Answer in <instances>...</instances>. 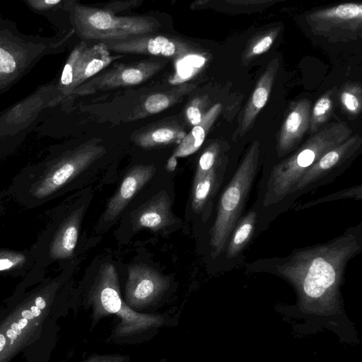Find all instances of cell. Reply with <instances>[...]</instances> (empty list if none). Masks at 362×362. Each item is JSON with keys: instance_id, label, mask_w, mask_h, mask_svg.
<instances>
[{"instance_id": "cell-25", "label": "cell", "mask_w": 362, "mask_h": 362, "mask_svg": "<svg viewBox=\"0 0 362 362\" xmlns=\"http://www.w3.org/2000/svg\"><path fill=\"white\" fill-rule=\"evenodd\" d=\"M258 222L257 212L253 209L240 218L231 232L224 250L228 259L240 255L255 235Z\"/></svg>"}, {"instance_id": "cell-6", "label": "cell", "mask_w": 362, "mask_h": 362, "mask_svg": "<svg viewBox=\"0 0 362 362\" xmlns=\"http://www.w3.org/2000/svg\"><path fill=\"white\" fill-rule=\"evenodd\" d=\"M84 206L77 202L62 204L52 211L49 221L30 248L34 265L17 285L24 291L42 281L49 266L71 259L79 235Z\"/></svg>"}, {"instance_id": "cell-4", "label": "cell", "mask_w": 362, "mask_h": 362, "mask_svg": "<svg viewBox=\"0 0 362 362\" xmlns=\"http://www.w3.org/2000/svg\"><path fill=\"white\" fill-rule=\"evenodd\" d=\"M81 304L85 310H90L91 329L105 318H117L107 341L119 345L142 344L179 323L178 314H144L129 308L121 295L117 270L109 263L101 266Z\"/></svg>"}, {"instance_id": "cell-10", "label": "cell", "mask_w": 362, "mask_h": 362, "mask_svg": "<svg viewBox=\"0 0 362 362\" xmlns=\"http://www.w3.org/2000/svg\"><path fill=\"white\" fill-rule=\"evenodd\" d=\"M52 81L23 101L0 113V156L12 153L23 141L40 116L55 106L59 94Z\"/></svg>"}, {"instance_id": "cell-1", "label": "cell", "mask_w": 362, "mask_h": 362, "mask_svg": "<svg viewBox=\"0 0 362 362\" xmlns=\"http://www.w3.org/2000/svg\"><path fill=\"white\" fill-rule=\"evenodd\" d=\"M69 268L4 300L0 320V362L22 355L26 362H49L57 346L59 321L78 305L67 284Z\"/></svg>"}, {"instance_id": "cell-21", "label": "cell", "mask_w": 362, "mask_h": 362, "mask_svg": "<svg viewBox=\"0 0 362 362\" xmlns=\"http://www.w3.org/2000/svg\"><path fill=\"white\" fill-rule=\"evenodd\" d=\"M221 110L222 105L216 103L206 112L201 122L194 126L191 132L178 144L167 163L168 170L173 171L175 169L177 158L189 156L200 148Z\"/></svg>"}, {"instance_id": "cell-8", "label": "cell", "mask_w": 362, "mask_h": 362, "mask_svg": "<svg viewBox=\"0 0 362 362\" xmlns=\"http://www.w3.org/2000/svg\"><path fill=\"white\" fill-rule=\"evenodd\" d=\"M259 159L260 144L256 140L247 148L220 197L215 221L210 230L209 244L213 257H217L224 251L231 232L241 218L257 175Z\"/></svg>"}, {"instance_id": "cell-17", "label": "cell", "mask_w": 362, "mask_h": 362, "mask_svg": "<svg viewBox=\"0 0 362 362\" xmlns=\"http://www.w3.org/2000/svg\"><path fill=\"white\" fill-rule=\"evenodd\" d=\"M311 102L306 98L291 103L276 136L278 157L291 153L309 129Z\"/></svg>"}, {"instance_id": "cell-19", "label": "cell", "mask_w": 362, "mask_h": 362, "mask_svg": "<svg viewBox=\"0 0 362 362\" xmlns=\"http://www.w3.org/2000/svg\"><path fill=\"white\" fill-rule=\"evenodd\" d=\"M277 57L272 59L257 82L243 112L237 135L244 136L252 127L257 115L266 105L279 70Z\"/></svg>"}, {"instance_id": "cell-2", "label": "cell", "mask_w": 362, "mask_h": 362, "mask_svg": "<svg viewBox=\"0 0 362 362\" xmlns=\"http://www.w3.org/2000/svg\"><path fill=\"white\" fill-rule=\"evenodd\" d=\"M361 224L325 243L296 249L287 257L270 259L273 273L288 281L301 305L317 311L333 308L348 262L362 248Z\"/></svg>"}, {"instance_id": "cell-28", "label": "cell", "mask_w": 362, "mask_h": 362, "mask_svg": "<svg viewBox=\"0 0 362 362\" xmlns=\"http://www.w3.org/2000/svg\"><path fill=\"white\" fill-rule=\"evenodd\" d=\"M281 30V26H276L262 30L253 35L248 40L242 53V63L246 64L257 57L267 52L279 35Z\"/></svg>"}, {"instance_id": "cell-7", "label": "cell", "mask_w": 362, "mask_h": 362, "mask_svg": "<svg viewBox=\"0 0 362 362\" xmlns=\"http://www.w3.org/2000/svg\"><path fill=\"white\" fill-rule=\"evenodd\" d=\"M64 37L28 35L16 24L0 17V95L34 67L43 57L61 52Z\"/></svg>"}, {"instance_id": "cell-32", "label": "cell", "mask_w": 362, "mask_h": 362, "mask_svg": "<svg viewBox=\"0 0 362 362\" xmlns=\"http://www.w3.org/2000/svg\"><path fill=\"white\" fill-rule=\"evenodd\" d=\"M209 103V98L206 95L196 97L189 102L187 106L185 115L191 125L194 127L201 122L207 111L205 110Z\"/></svg>"}, {"instance_id": "cell-13", "label": "cell", "mask_w": 362, "mask_h": 362, "mask_svg": "<svg viewBox=\"0 0 362 362\" xmlns=\"http://www.w3.org/2000/svg\"><path fill=\"white\" fill-rule=\"evenodd\" d=\"M170 279L151 267L134 264L128 268L124 301L133 310L144 314L155 312L165 302Z\"/></svg>"}, {"instance_id": "cell-33", "label": "cell", "mask_w": 362, "mask_h": 362, "mask_svg": "<svg viewBox=\"0 0 362 362\" xmlns=\"http://www.w3.org/2000/svg\"><path fill=\"white\" fill-rule=\"evenodd\" d=\"M129 355L120 354H94L77 362H130Z\"/></svg>"}, {"instance_id": "cell-30", "label": "cell", "mask_w": 362, "mask_h": 362, "mask_svg": "<svg viewBox=\"0 0 362 362\" xmlns=\"http://www.w3.org/2000/svg\"><path fill=\"white\" fill-rule=\"evenodd\" d=\"M333 93L331 89L322 94L311 108L309 130L315 133L330 117L333 110Z\"/></svg>"}, {"instance_id": "cell-16", "label": "cell", "mask_w": 362, "mask_h": 362, "mask_svg": "<svg viewBox=\"0 0 362 362\" xmlns=\"http://www.w3.org/2000/svg\"><path fill=\"white\" fill-rule=\"evenodd\" d=\"M165 64V62L163 61L145 60L115 66L103 74L83 83L69 97L84 95L98 90H104L141 83L161 70Z\"/></svg>"}, {"instance_id": "cell-29", "label": "cell", "mask_w": 362, "mask_h": 362, "mask_svg": "<svg viewBox=\"0 0 362 362\" xmlns=\"http://www.w3.org/2000/svg\"><path fill=\"white\" fill-rule=\"evenodd\" d=\"M339 100L349 117H357L362 110V86L358 82H348L339 91Z\"/></svg>"}, {"instance_id": "cell-35", "label": "cell", "mask_w": 362, "mask_h": 362, "mask_svg": "<svg viewBox=\"0 0 362 362\" xmlns=\"http://www.w3.org/2000/svg\"><path fill=\"white\" fill-rule=\"evenodd\" d=\"M167 361H168V358L166 357H163L161 359H160L159 361H158L157 362H167Z\"/></svg>"}, {"instance_id": "cell-34", "label": "cell", "mask_w": 362, "mask_h": 362, "mask_svg": "<svg viewBox=\"0 0 362 362\" xmlns=\"http://www.w3.org/2000/svg\"><path fill=\"white\" fill-rule=\"evenodd\" d=\"M6 306L4 303H0V320L2 317L3 315L5 313Z\"/></svg>"}, {"instance_id": "cell-15", "label": "cell", "mask_w": 362, "mask_h": 362, "mask_svg": "<svg viewBox=\"0 0 362 362\" xmlns=\"http://www.w3.org/2000/svg\"><path fill=\"white\" fill-rule=\"evenodd\" d=\"M108 50L124 54H145L180 61L200 57L197 48L174 37L146 35L122 41L104 42Z\"/></svg>"}, {"instance_id": "cell-31", "label": "cell", "mask_w": 362, "mask_h": 362, "mask_svg": "<svg viewBox=\"0 0 362 362\" xmlns=\"http://www.w3.org/2000/svg\"><path fill=\"white\" fill-rule=\"evenodd\" d=\"M361 187V185L353 186L348 189L339 190L329 195L320 197L318 199L312 200L311 202H308L305 204L297 206L295 209V211H298L308 207H311L322 202L338 200L341 199L353 198L357 200H361L362 198Z\"/></svg>"}, {"instance_id": "cell-22", "label": "cell", "mask_w": 362, "mask_h": 362, "mask_svg": "<svg viewBox=\"0 0 362 362\" xmlns=\"http://www.w3.org/2000/svg\"><path fill=\"white\" fill-rule=\"evenodd\" d=\"M228 163V156L204 177L192 183V206L196 213H201L209 206L220 187Z\"/></svg>"}, {"instance_id": "cell-27", "label": "cell", "mask_w": 362, "mask_h": 362, "mask_svg": "<svg viewBox=\"0 0 362 362\" xmlns=\"http://www.w3.org/2000/svg\"><path fill=\"white\" fill-rule=\"evenodd\" d=\"M228 148L227 144L222 141L215 140L210 143L199 158L193 182L204 177L227 158Z\"/></svg>"}, {"instance_id": "cell-24", "label": "cell", "mask_w": 362, "mask_h": 362, "mask_svg": "<svg viewBox=\"0 0 362 362\" xmlns=\"http://www.w3.org/2000/svg\"><path fill=\"white\" fill-rule=\"evenodd\" d=\"M194 88L193 84L183 83L168 90L153 93L146 98L139 107L133 112L131 118L141 119L163 111L174 105Z\"/></svg>"}, {"instance_id": "cell-26", "label": "cell", "mask_w": 362, "mask_h": 362, "mask_svg": "<svg viewBox=\"0 0 362 362\" xmlns=\"http://www.w3.org/2000/svg\"><path fill=\"white\" fill-rule=\"evenodd\" d=\"M33 265L30 248L23 250L0 248V275L23 278Z\"/></svg>"}, {"instance_id": "cell-12", "label": "cell", "mask_w": 362, "mask_h": 362, "mask_svg": "<svg viewBox=\"0 0 362 362\" xmlns=\"http://www.w3.org/2000/svg\"><path fill=\"white\" fill-rule=\"evenodd\" d=\"M305 21L313 35L329 42L356 40L362 33V4L344 3L313 11Z\"/></svg>"}, {"instance_id": "cell-20", "label": "cell", "mask_w": 362, "mask_h": 362, "mask_svg": "<svg viewBox=\"0 0 362 362\" xmlns=\"http://www.w3.org/2000/svg\"><path fill=\"white\" fill-rule=\"evenodd\" d=\"M171 200L165 192H160L141 206L134 214L135 228H148L157 231L172 224Z\"/></svg>"}, {"instance_id": "cell-14", "label": "cell", "mask_w": 362, "mask_h": 362, "mask_svg": "<svg viewBox=\"0 0 362 362\" xmlns=\"http://www.w3.org/2000/svg\"><path fill=\"white\" fill-rule=\"evenodd\" d=\"M113 59L103 42L89 45L81 42L76 45L69 56L60 78L56 83L61 98L60 102L109 65Z\"/></svg>"}, {"instance_id": "cell-3", "label": "cell", "mask_w": 362, "mask_h": 362, "mask_svg": "<svg viewBox=\"0 0 362 362\" xmlns=\"http://www.w3.org/2000/svg\"><path fill=\"white\" fill-rule=\"evenodd\" d=\"M93 139L73 147H52L40 160L23 168L7 193L26 209L41 206L70 189L78 177L105 153Z\"/></svg>"}, {"instance_id": "cell-5", "label": "cell", "mask_w": 362, "mask_h": 362, "mask_svg": "<svg viewBox=\"0 0 362 362\" xmlns=\"http://www.w3.org/2000/svg\"><path fill=\"white\" fill-rule=\"evenodd\" d=\"M352 130L344 122L327 124L314 133L288 157L275 164L263 186L262 209L282 207L300 178L327 151L350 136Z\"/></svg>"}, {"instance_id": "cell-11", "label": "cell", "mask_w": 362, "mask_h": 362, "mask_svg": "<svg viewBox=\"0 0 362 362\" xmlns=\"http://www.w3.org/2000/svg\"><path fill=\"white\" fill-rule=\"evenodd\" d=\"M362 145L359 135L350 136L325 153L297 182L282 206H290L303 194L333 181L349 165Z\"/></svg>"}, {"instance_id": "cell-9", "label": "cell", "mask_w": 362, "mask_h": 362, "mask_svg": "<svg viewBox=\"0 0 362 362\" xmlns=\"http://www.w3.org/2000/svg\"><path fill=\"white\" fill-rule=\"evenodd\" d=\"M63 9L69 14L75 30L88 40L115 42L151 34L160 26L147 16H119L107 9H100L64 1Z\"/></svg>"}, {"instance_id": "cell-18", "label": "cell", "mask_w": 362, "mask_h": 362, "mask_svg": "<svg viewBox=\"0 0 362 362\" xmlns=\"http://www.w3.org/2000/svg\"><path fill=\"white\" fill-rule=\"evenodd\" d=\"M155 172L154 165H137L132 168L107 202L102 216L103 221L108 222L115 219L134 197L151 180Z\"/></svg>"}, {"instance_id": "cell-23", "label": "cell", "mask_w": 362, "mask_h": 362, "mask_svg": "<svg viewBox=\"0 0 362 362\" xmlns=\"http://www.w3.org/2000/svg\"><path fill=\"white\" fill-rule=\"evenodd\" d=\"M187 133L175 123L153 125L136 134L134 143L144 148H153L179 144Z\"/></svg>"}]
</instances>
